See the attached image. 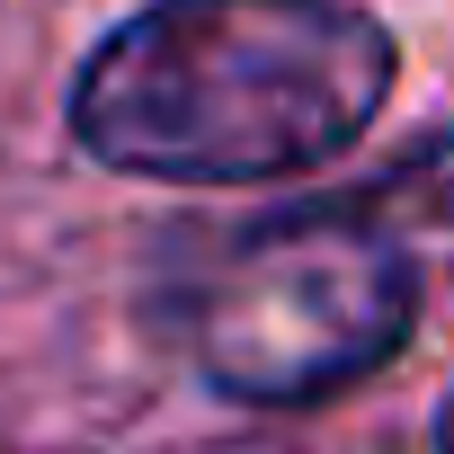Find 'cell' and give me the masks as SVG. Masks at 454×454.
<instances>
[{"label":"cell","mask_w":454,"mask_h":454,"mask_svg":"<svg viewBox=\"0 0 454 454\" xmlns=\"http://www.w3.org/2000/svg\"><path fill=\"white\" fill-rule=\"evenodd\" d=\"M392 98L356 0H152L72 81L90 160L169 187H259L339 160Z\"/></svg>","instance_id":"6da1fadb"},{"label":"cell","mask_w":454,"mask_h":454,"mask_svg":"<svg viewBox=\"0 0 454 454\" xmlns=\"http://www.w3.org/2000/svg\"><path fill=\"white\" fill-rule=\"evenodd\" d=\"M419 321V268L383 214H286L223 250L196 303V365L232 401H321L392 365Z\"/></svg>","instance_id":"7a4b0ae2"},{"label":"cell","mask_w":454,"mask_h":454,"mask_svg":"<svg viewBox=\"0 0 454 454\" xmlns=\"http://www.w3.org/2000/svg\"><path fill=\"white\" fill-rule=\"evenodd\" d=\"M365 214H410V223L454 232V134H436V143H419L410 160H392Z\"/></svg>","instance_id":"3957f363"},{"label":"cell","mask_w":454,"mask_h":454,"mask_svg":"<svg viewBox=\"0 0 454 454\" xmlns=\"http://www.w3.org/2000/svg\"><path fill=\"white\" fill-rule=\"evenodd\" d=\"M436 445H445V454H454V401H445V419H436Z\"/></svg>","instance_id":"277c9868"}]
</instances>
